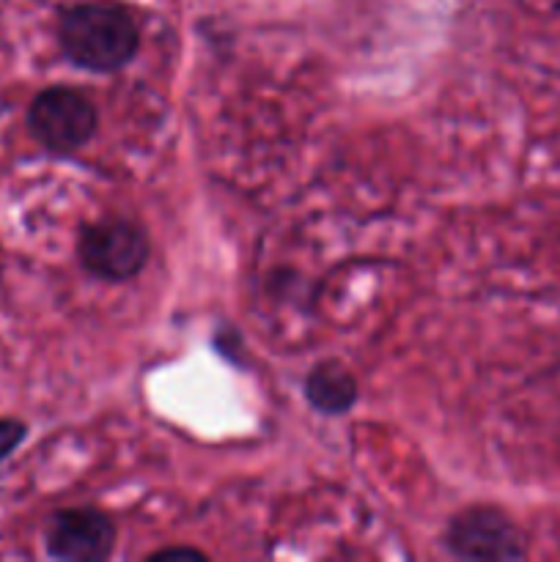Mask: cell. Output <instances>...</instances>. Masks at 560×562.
Wrapping results in <instances>:
<instances>
[{"mask_svg":"<svg viewBox=\"0 0 560 562\" xmlns=\"http://www.w3.org/2000/svg\"><path fill=\"white\" fill-rule=\"evenodd\" d=\"M305 398L322 415H346L360 398V390L349 368L327 360L305 376Z\"/></svg>","mask_w":560,"mask_h":562,"instance_id":"8992f818","label":"cell"},{"mask_svg":"<svg viewBox=\"0 0 560 562\" xmlns=\"http://www.w3.org/2000/svg\"><path fill=\"white\" fill-rule=\"evenodd\" d=\"M443 543L459 560L505 562L527 558V543L519 527L492 505H470L450 516Z\"/></svg>","mask_w":560,"mask_h":562,"instance_id":"277c9868","label":"cell"},{"mask_svg":"<svg viewBox=\"0 0 560 562\" xmlns=\"http://www.w3.org/2000/svg\"><path fill=\"white\" fill-rule=\"evenodd\" d=\"M146 562H206V554L192 547H168L148 554Z\"/></svg>","mask_w":560,"mask_h":562,"instance_id":"ba28073f","label":"cell"},{"mask_svg":"<svg viewBox=\"0 0 560 562\" xmlns=\"http://www.w3.org/2000/svg\"><path fill=\"white\" fill-rule=\"evenodd\" d=\"M27 439V426L16 417H0V464Z\"/></svg>","mask_w":560,"mask_h":562,"instance_id":"52a82bcc","label":"cell"},{"mask_svg":"<svg viewBox=\"0 0 560 562\" xmlns=\"http://www.w3.org/2000/svg\"><path fill=\"white\" fill-rule=\"evenodd\" d=\"M113 519L97 508L55 510L44 525V549L60 562H104L113 558Z\"/></svg>","mask_w":560,"mask_h":562,"instance_id":"5b68a950","label":"cell"},{"mask_svg":"<svg viewBox=\"0 0 560 562\" xmlns=\"http://www.w3.org/2000/svg\"><path fill=\"white\" fill-rule=\"evenodd\" d=\"M58 42L66 58L93 75H110L130 64L141 49V31L119 3H77L60 14Z\"/></svg>","mask_w":560,"mask_h":562,"instance_id":"6da1fadb","label":"cell"},{"mask_svg":"<svg viewBox=\"0 0 560 562\" xmlns=\"http://www.w3.org/2000/svg\"><path fill=\"white\" fill-rule=\"evenodd\" d=\"M77 258L93 278L108 280V283H126L146 269L152 258V241L135 220L102 217L80 228Z\"/></svg>","mask_w":560,"mask_h":562,"instance_id":"7a4b0ae2","label":"cell"},{"mask_svg":"<svg viewBox=\"0 0 560 562\" xmlns=\"http://www.w3.org/2000/svg\"><path fill=\"white\" fill-rule=\"evenodd\" d=\"M25 121L33 140L58 157L86 148L99 130V113L91 99L69 86L38 91Z\"/></svg>","mask_w":560,"mask_h":562,"instance_id":"3957f363","label":"cell"}]
</instances>
